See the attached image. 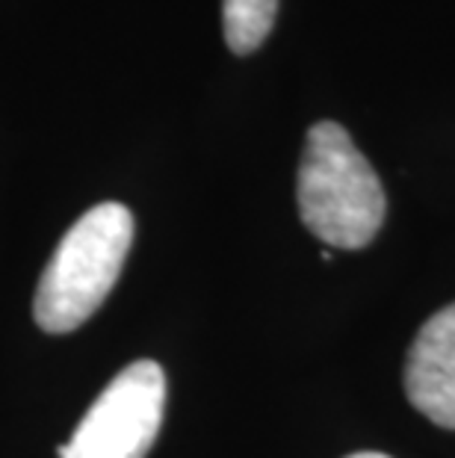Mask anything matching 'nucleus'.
I'll list each match as a JSON object with an SVG mask.
<instances>
[{"mask_svg": "<svg viewBox=\"0 0 455 458\" xmlns=\"http://www.w3.org/2000/svg\"><path fill=\"white\" fill-rule=\"evenodd\" d=\"M296 196L305 228L325 246L364 249L382 231V181L337 122H316L308 131Z\"/></svg>", "mask_w": 455, "mask_h": 458, "instance_id": "nucleus-1", "label": "nucleus"}, {"mask_svg": "<svg viewBox=\"0 0 455 458\" xmlns=\"http://www.w3.org/2000/svg\"><path fill=\"white\" fill-rule=\"evenodd\" d=\"M133 242V213L119 201L86 210L60 240L38 278L33 317L38 328L65 335L83 326L110 296Z\"/></svg>", "mask_w": 455, "mask_h": 458, "instance_id": "nucleus-2", "label": "nucleus"}, {"mask_svg": "<svg viewBox=\"0 0 455 458\" xmlns=\"http://www.w3.org/2000/svg\"><path fill=\"white\" fill-rule=\"evenodd\" d=\"M166 408V373L157 360L124 367L60 444V458H145L157 441Z\"/></svg>", "mask_w": 455, "mask_h": 458, "instance_id": "nucleus-3", "label": "nucleus"}, {"mask_svg": "<svg viewBox=\"0 0 455 458\" xmlns=\"http://www.w3.org/2000/svg\"><path fill=\"white\" fill-rule=\"evenodd\" d=\"M405 396L423 417L455 428V301L432 314L405 358Z\"/></svg>", "mask_w": 455, "mask_h": 458, "instance_id": "nucleus-4", "label": "nucleus"}, {"mask_svg": "<svg viewBox=\"0 0 455 458\" xmlns=\"http://www.w3.org/2000/svg\"><path fill=\"white\" fill-rule=\"evenodd\" d=\"M275 15L278 0H222V27L228 47L240 56L257 51L273 33Z\"/></svg>", "mask_w": 455, "mask_h": 458, "instance_id": "nucleus-5", "label": "nucleus"}, {"mask_svg": "<svg viewBox=\"0 0 455 458\" xmlns=\"http://www.w3.org/2000/svg\"><path fill=\"white\" fill-rule=\"evenodd\" d=\"M346 458H391V455H384V453H352Z\"/></svg>", "mask_w": 455, "mask_h": 458, "instance_id": "nucleus-6", "label": "nucleus"}]
</instances>
